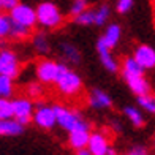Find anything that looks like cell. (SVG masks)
Returning a JSON list of instances; mask_svg holds the SVG:
<instances>
[{
    "label": "cell",
    "instance_id": "27",
    "mask_svg": "<svg viewBox=\"0 0 155 155\" xmlns=\"http://www.w3.org/2000/svg\"><path fill=\"white\" fill-rule=\"evenodd\" d=\"M10 27H11V19L5 13L0 11V40L10 37Z\"/></svg>",
    "mask_w": 155,
    "mask_h": 155
},
{
    "label": "cell",
    "instance_id": "32",
    "mask_svg": "<svg viewBox=\"0 0 155 155\" xmlns=\"http://www.w3.org/2000/svg\"><path fill=\"white\" fill-rule=\"evenodd\" d=\"M76 155H92L87 149H79V150H76Z\"/></svg>",
    "mask_w": 155,
    "mask_h": 155
},
{
    "label": "cell",
    "instance_id": "31",
    "mask_svg": "<svg viewBox=\"0 0 155 155\" xmlns=\"http://www.w3.org/2000/svg\"><path fill=\"white\" fill-rule=\"evenodd\" d=\"M128 155H149V152H147L146 147H143V146H136V147H133V149L128 152Z\"/></svg>",
    "mask_w": 155,
    "mask_h": 155
},
{
    "label": "cell",
    "instance_id": "22",
    "mask_svg": "<svg viewBox=\"0 0 155 155\" xmlns=\"http://www.w3.org/2000/svg\"><path fill=\"white\" fill-rule=\"evenodd\" d=\"M111 16V8L108 5H101L94 10V25H104Z\"/></svg>",
    "mask_w": 155,
    "mask_h": 155
},
{
    "label": "cell",
    "instance_id": "15",
    "mask_svg": "<svg viewBox=\"0 0 155 155\" xmlns=\"http://www.w3.org/2000/svg\"><path fill=\"white\" fill-rule=\"evenodd\" d=\"M24 131V125L15 117L0 119V136H18Z\"/></svg>",
    "mask_w": 155,
    "mask_h": 155
},
{
    "label": "cell",
    "instance_id": "2",
    "mask_svg": "<svg viewBox=\"0 0 155 155\" xmlns=\"http://www.w3.org/2000/svg\"><path fill=\"white\" fill-rule=\"evenodd\" d=\"M55 122L60 128L67 130L68 133L76 128H90V124L84 119V116L79 111L73 108H67L62 104H55Z\"/></svg>",
    "mask_w": 155,
    "mask_h": 155
},
{
    "label": "cell",
    "instance_id": "21",
    "mask_svg": "<svg viewBox=\"0 0 155 155\" xmlns=\"http://www.w3.org/2000/svg\"><path fill=\"white\" fill-rule=\"evenodd\" d=\"M45 95V84H41L40 81L29 82L25 87V97H29L30 100H40Z\"/></svg>",
    "mask_w": 155,
    "mask_h": 155
},
{
    "label": "cell",
    "instance_id": "20",
    "mask_svg": "<svg viewBox=\"0 0 155 155\" xmlns=\"http://www.w3.org/2000/svg\"><path fill=\"white\" fill-rule=\"evenodd\" d=\"M124 116L128 119L133 127L141 128V127L144 125V116H143V112L139 111V108H136V106H127V108H124Z\"/></svg>",
    "mask_w": 155,
    "mask_h": 155
},
{
    "label": "cell",
    "instance_id": "6",
    "mask_svg": "<svg viewBox=\"0 0 155 155\" xmlns=\"http://www.w3.org/2000/svg\"><path fill=\"white\" fill-rule=\"evenodd\" d=\"M21 70H22V65H21L18 54L6 48L0 49V74L16 79L21 73Z\"/></svg>",
    "mask_w": 155,
    "mask_h": 155
},
{
    "label": "cell",
    "instance_id": "4",
    "mask_svg": "<svg viewBox=\"0 0 155 155\" xmlns=\"http://www.w3.org/2000/svg\"><path fill=\"white\" fill-rule=\"evenodd\" d=\"M37 13V24L49 30H55L63 24V16L59 6L51 2H43L38 5V8L35 10Z\"/></svg>",
    "mask_w": 155,
    "mask_h": 155
},
{
    "label": "cell",
    "instance_id": "5",
    "mask_svg": "<svg viewBox=\"0 0 155 155\" xmlns=\"http://www.w3.org/2000/svg\"><path fill=\"white\" fill-rule=\"evenodd\" d=\"M65 68H67L65 63L55 62L51 59H41L35 65V74H37V79L41 84L51 86V84H55V81L59 79V76Z\"/></svg>",
    "mask_w": 155,
    "mask_h": 155
},
{
    "label": "cell",
    "instance_id": "25",
    "mask_svg": "<svg viewBox=\"0 0 155 155\" xmlns=\"http://www.w3.org/2000/svg\"><path fill=\"white\" fill-rule=\"evenodd\" d=\"M13 117V103L10 98L0 97V119Z\"/></svg>",
    "mask_w": 155,
    "mask_h": 155
},
{
    "label": "cell",
    "instance_id": "30",
    "mask_svg": "<svg viewBox=\"0 0 155 155\" xmlns=\"http://www.w3.org/2000/svg\"><path fill=\"white\" fill-rule=\"evenodd\" d=\"M18 3H19V0H0V8L5 10V11H10V10L15 8Z\"/></svg>",
    "mask_w": 155,
    "mask_h": 155
},
{
    "label": "cell",
    "instance_id": "33",
    "mask_svg": "<svg viewBox=\"0 0 155 155\" xmlns=\"http://www.w3.org/2000/svg\"><path fill=\"white\" fill-rule=\"evenodd\" d=\"M106 155H116V150L112 149V147H109V150H108V153Z\"/></svg>",
    "mask_w": 155,
    "mask_h": 155
},
{
    "label": "cell",
    "instance_id": "7",
    "mask_svg": "<svg viewBox=\"0 0 155 155\" xmlns=\"http://www.w3.org/2000/svg\"><path fill=\"white\" fill-rule=\"evenodd\" d=\"M32 122L43 130H51L54 125H57L54 106H51L48 103H37V106L33 108Z\"/></svg>",
    "mask_w": 155,
    "mask_h": 155
},
{
    "label": "cell",
    "instance_id": "11",
    "mask_svg": "<svg viewBox=\"0 0 155 155\" xmlns=\"http://www.w3.org/2000/svg\"><path fill=\"white\" fill-rule=\"evenodd\" d=\"M133 59L138 62V65L146 71V70H153L155 68V48L149 45H139L135 52Z\"/></svg>",
    "mask_w": 155,
    "mask_h": 155
},
{
    "label": "cell",
    "instance_id": "14",
    "mask_svg": "<svg viewBox=\"0 0 155 155\" xmlns=\"http://www.w3.org/2000/svg\"><path fill=\"white\" fill-rule=\"evenodd\" d=\"M89 136H90V128H76L68 133V144L74 150L86 149L89 143Z\"/></svg>",
    "mask_w": 155,
    "mask_h": 155
},
{
    "label": "cell",
    "instance_id": "17",
    "mask_svg": "<svg viewBox=\"0 0 155 155\" xmlns=\"http://www.w3.org/2000/svg\"><path fill=\"white\" fill-rule=\"evenodd\" d=\"M32 46H33V51L40 54V55H45L51 51V45H49V38L45 32H38V33H33L32 35Z\"/></svg>",
    "mask_w": 155,
    "mask_h": 155
},
{
    "label": "cell",
    "instance_id": "24",
    "mask_svg": "<svg viewBox=\"0 0 155 155\" xmlns=\"http://www.w3.org/2000/svg\"><path fill=\"white\" fill-rule=\"evenodd\" d=\"M13 92H15V82H13V79L8 76L0 74V97L10 98Z\"/></svg>",
    "mask_w": 155,
    "mask_h": 155
},
{
    "label": "cell",
    "instance_id": "9",
    "mask_svg": "<svg viewBox=\"0 0 155 155\" xmlns=\"http://www.w3.org/2000/svg\"><path fill=\"white\" fill-rule=\"evenodd\" d=\"M10 19L13 22L29 27V29H33L37 25V13L32 6L25 3H18L13 10H10Z\"/></svg>",
    "mask_w": 155,
    "mask_h": 155
},
{
    "label": "cell",
    "instance_id": "13",
    "mask_svg": "<svg viewBox=\"0 0 155 155\" xmlns=\"http://www.w3.org/2000/svg\"><path fill=\"white\" fill-rule=\"evenodd\" d=\"M87 104L94 109H108L112 106V100L106 92H103L100 89H94L90 90L87 97Z\"/></svg>",
    "mask_w": 155,
    "mask_h": 155
},
{
    "label": "cell",
    "instance_id": "1",
    "mask_svg": "<svg viewBox=\"0 0 155 155\" xmlns=\"http://www.w3.org/2000/svg\"><path fill=\"white\" fill-rule=\"evenodd\" d=\"M119 68H120L124 81L127 82V86L130 87V90L136 97L150 94V84L144 76V70L138 65V62L133 59V55L124 59L122 65Z\"/></svg>",
    "mask_w": 155,
    "mask_h": 155
},
{
    "label": "cell",
    "instance_id": "26",
    "mask_svg": "<svg viewBox=\"0 0 155 155\" xmlns=\"http://www.w3.org/2000/svg\"><path fill=\"white\" fill-rule=\"evenodd\" d=\"M74 19V22L76 24H79V25H90V24H94V10H84L82 13H79L78 16L73 18Z\"/></svg>",
    "mask_w": 155,
    "mask_h": 155
},
{
    "label": "cell",
    "instance_id": "10",
    "mask_svg": "<svg viewBox=\"0 0 155 155\" xmlns=\"http://www.w3.org/2000/svg\"><path fill=\"white\" fill-rule=\"evenodd\" d=\"M111 147V138L106 131H90L86 149L92 155H106Z\"/></svg>",
    "mask_w": 155,
    "mask_h": 155
},
{
    "label": "cell",
    "instance_id": "34",
    "mask_svg": "<svg viewBox=\"0 0 155 155\" xmlns=\"http://www.w3.org/2000/svg\"><path fill=\"white\" fill-rule=\"evenodd\" d=\"M153 147H155V138H153Z\"/></svg>",
    "mask_w": 155,
    "mask_h": 155
},
{
    "label": "cell",
    "instance_id": "18",
    "mask_svg": "<svg viewBox=\"0 0 155 155\" xmlns=\"http://www.w3.org/2000/svg\"><path fill=\"white\" fill-rule=\"evenodd\" d=\"M60 51H62V55L63 59L70 63H79L81 60V54H79V49H78L73 43H62L60 45Z\"/></svg>",
    "mask_w": 155,
    "mask_h": 155
},
{
    "label": "cell",
    "instance_id": "3",
    "mask_svg": "<svg viewBox=\"0 0 155 155\" xmlns=\"http://www.w3.org/2000/svg\"><path fill=\"white\" fill-rule=\"evenodd\" d=\"M57 87V92L65 98H76L82 94V79L81 76L71 71L68 67L62 71L59 79L54 84Z\"/></svg>",
    "mask_w": 155,
    "mask_h": 155
},
{
    "label": "cell",
    "instance_id": "29",
    "mask_svg": "<svg viewBox=\"0 0 155 155\" xmlns=\"http://www.w3.org/2000/svg\"><path fill=\"white\" fill-rule=\"evenodd\" d=\"M133 3H135V0H117L116 10H117V13H120V15H125V13H128L133 8Z\"/></svg>",
    "mask_w": 155,
    "mask_h": 155
},
{
    "label": "cell",
    "instance_id": "19",
    "mask_svg": "<svg viewBox=\"0 0 155 155\" xmlns=\"http://www.w3.org/2000/svg\"><path fill=\"white\" fill-rule=\"evenodd\" d=\"M32 30L33 29H29L25 25H21L18 22H13L11 21V27H10V37L16 41H24L27 38L32 37Z\"/></svg>",
    "mask_w": 155,
    "mask_h": 155
},
{
    "label": "cell",
    "instance_id": "12",
    "mask_svg": "<svg viewBox=\"0 0 155 155\" xmlns=\"http://www.w3.org/2000/svg\"><path fill=\"white\" fill-rule=\"evenodd\" d=\"M97 51H98V57H100V62H101V65L108 70V71L111 73H116L119 71V62L116 60V57L112 55V49L104 43V41L100 38L98 40V43H97Z\"/></svg>",
    "mask_w": 155,
    "mask_h": 155
},
{
    "label": "cell",
    "instance_id": "16",
    "mask_svg": "<svg viewBox=\"0 0 155 155\" xmlns=\"http://www.w3.org/2000/svg\"><path fill=\"white\" fill-rule=\"evenodd\" d=\"M120 37H122L120 25H119V24H109V25L106 27V30H104L101 40H103L111 49H114V48L119 45V41H120Z\"/></svg>",
    "mask_w": 155,
    "mask_h": 155
},
{
    "label": "cell",
    "instance_id": "8",
    "mask_svg": "<svg viewBox=\"0 0 155 155\" xmlns=\"http://www.w3.org/2000/svg\"><path fill=\"white\" fill-rule=\"evenodd\" d=\"M13 103V117L22 125H27L32 122V114H33V108L35 103L30 100L29 97H18L11 100Z\"/></svg>",
    "mask_w": 155,
    "mask_h": 155
},
{
    "label": "cell",
    "instance_id": "23",
    "mask_svg": "<svg viewBox=\"0 0 155 155\" xmlns=\"http://www.w3.org/2000/svg\"><path fill=\"white\" fill-rule=\"evenodd\" d=\"M138 104L143 108L146 112L155 116V97L152 94H146V95H139L138 97Z\"/></svg>",
    "mask_w": 155,
    "mask_h": 155
},
{
    "label": "cell",
    "instance_id": "28",
    "mask_svg": "<svg viewBox=\"0 0 155 155\" xmlns=\"http://www.w3.org/2000/svg\"><path fill=\"white\" fill-rule=\"evenodd\" d=\"M87 8H89V0H73L71 6H70V16L74 18Z\"/></svg>",
    "mask_w": 155,
    "mask_h": 155
}]
</instances>
